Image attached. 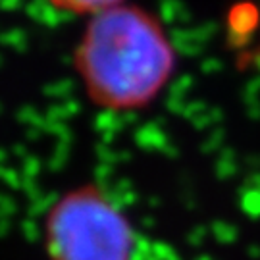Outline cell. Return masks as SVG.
<instances>
[{"label": "cell", "instance_id": "6da1fadb", "mask_svg": "<svg viewBox=\"0 0 260 260\" xmlns=\"http://www.w3.org/2000/svg\"><path fill=\"white\" fill-rule=\"evenodd\" d=\"M177 50L162 19L129 0L87 18L74 70L89 103L106 112L145 110L176 74Z\"/></svg>", "mask_w": 260, "mask_h": 260}, {"label": "cell", "instance_id": "7a4b0ae2", "mask_svg": "<svg viewBox=\"0 0 260 260\" xmlns=\"http://www.w3.org/2000/svg\"><path fill=\"white\" fill-rule=\"evenodd\" d=\"M48 260H135L137 232L101 185L64 191L48 206L43 223Z\"/></svg>", "mask_w": 260, "mask_h": 260}, {"label": "cell", "instance_id": "3957f363", "mask_svg": "<svg viewBox=\"0 0 260 260\" xmlns=\"http://www.w3.org/2000/svg\"><path fill=\"white\" fill-rule=\"evenodd\" d=\"M48 6L62 12V14H70V16H77V18H91L99 12L118 6L125 0H45Z\"/></svg>", "mask_w": 260, "mask_h": 260}]
</instances>
